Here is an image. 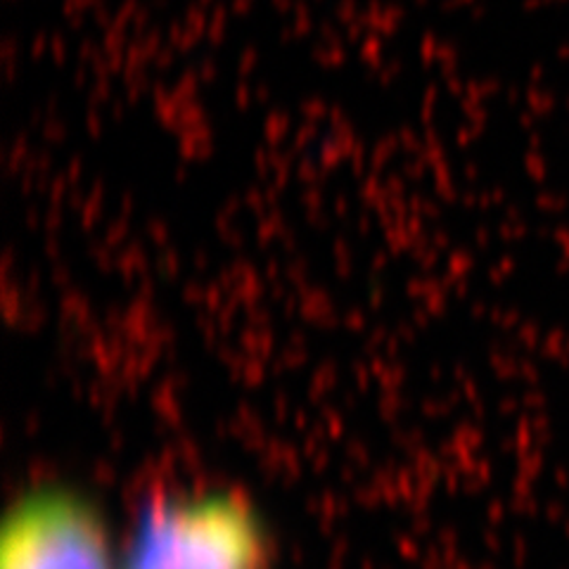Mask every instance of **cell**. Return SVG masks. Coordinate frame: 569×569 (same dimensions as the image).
I'll return each mask as SVG.
<instances>
[{
  "label": "cell",
  "mask_w": 569,
  "mask_h": 569,
  "mask_svg": "<svg viewBox=\"0 0 569 569\" xmlns=\"http://www.w3.org/2000/svg\"><path fill=\"white\" fill-rule=\"evenodd\" d=\"M0 569H121V553L93 496L43 485L8 510Z\"/></svg>",
  "instance_id": "obj_2"
},
{
  "label": "cell",
  "mask_w": 569,
  "mask_h": 569,
  "mask_svg": "<svg viewBox=\"0 0 569 569\" xmlns=\"http://www.w3.org/2000/svg\"><path fill=\"white\" fill-rule=\"evenodd\" d=\"M121 569H273V539L244 493H169L140 510Z\"/></svg>",
  "instance_id": "obj_1"
}]
</instances>
